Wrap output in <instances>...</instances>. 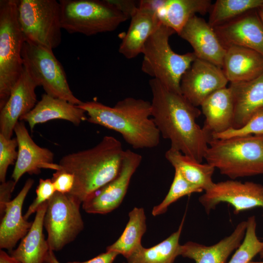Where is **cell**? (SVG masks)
Here are the masks:
<instances>
[{
  "mask_svg": "<svg viewBox=\"0 0 263 263\" xmlns=\"http://www.w3.org/2000/svg\"><path fill=\"white\" fill-rule=\"evenodd\" d=\"M149 84L152 118L161 136L170 141V148L201 163L212 137L196 121L201 111L157 79Z\"/></svg>",
  "mask_w": 263,
  "mask_h": 263,
  "instance_id": "obj_1",
  "label": "cell"
},
{
  "mask_svg": "<svg viewBox=\"0 0 263 263\" xmlns=\"http://www.w3.org/2000/svg\"><path fill=\"white\" fill-rule=\"evenodd\" d=\"M77 106L88 116L86 121L118 132L133 149H151L159 144L161 135L148 101L128 97L113 107L95 101Z\"/></svg>",
  "mask_w": 263,
  "mask_h": 263,
  "instance_id": "obj_2",
  "label": "cell"
},
{
  "mask_svg": "<svg viewBox=\"0 0 263 263\" xmlns=\"http://www.w3.org/2000/svg\"><path fill=\"white\" fill-rule=\"evenodd\" d=\"M125 150L116 138L106 135L95 146L61 158L57 170L75 177L69 194L82 203L113 180L118 174Z\"/></svg>",
  "mask_w": 263,
  "mask_h": 263,
  "instance_id": "obj_3",
  "label": "cell"
},
{
  "mask_svg": "<svg viewBox=\"0 0 263 263\" xmlns=\"http://www.w3.org/2000/svg\"><path fill=\"white\" fill-rule=\"evenodd\" d=\"M204 159L232 179L263 174V135L212 138Z\"/></svg>",
  "mask_w": 263,
  "mask_h": 263,
  "instance_id": "obj_4",
  "label": "cell"
},
{
  "mask_svg": "<svg viewBox=\"0 0 263 263\" xmlns=\"http://www.w3.org/2000/svg\"><path fill=\"white\" fill-rule=\"evenodd\" d=\"M174 33L160 24L144 45L141 69L170 91L181 94L182 77L197 57L193 52L181 55L172 50L169 38Z\"/></svg>",
  "mask_w": 263,
  "mask_h": 263,
  "instance_id": "obj_5",
  "label": "cell"
},
{
  "mask_svg": "<svg viewBox=\"0 0 263 263\" xmlns=\"http://www.w3.org/2000/svg\"><path fill=\"white\" fill-rule=\"evenodd\" d=\"M62 28L90 36L113 31L130 17L112 0H60Z\"/></svg>",
  "mask_w": 263,
  "mask_h": 263,
  "instance_id": "obj_6",
  "label": "cell"
},
{
  "mask_svg": "<svg viewBox=\"0 0 263 263\" xmlns=\"http://www.w3.org/2000/svg\"><path fill=\"white\" fill-rule=\"evenodd\" d=\"M18 0H0V109L23 70L25 39L18 19Z\"/></svg>",
  "mask_w": 263,
  "mask_h": 263,
  "instance_id": "obj_7",
  "label": "cell"
},
{
  "mask_svg": "<svg viewBox=\"0 0 263 263\" xmlns=\"http://www.w3.org/2000/svg\"><path fill=\"white\" fill-rule=\"evenodd\" d=\"M18 19L25 42L53 50L62 40L59 2L19 0Z\"/></svg>",
  "mask_w": 263,
  "mask_h": 263,
  "instance_id": "obj_8",
  "label": "cell"
},
{
  "mask_svg": "<svg viewBox=\"0 0 263 263\" xmlns=\"http://www.w3.org/2000/svg\"><path fill=\"white\" fill-rule=\"evenodd\" d=\"M22 57L23 66L46 94L75 105L82 102L70 89L64 69L52 50L24 42Z\"/></svg>",
  "mask_w": 263,
  "mask_h": 263,
  "instance_id": "obj_9",
  "label": "cell"
},
{
  "mask_svg": "<svg viewBox=\"0 0 263 263\" xmlns=\"http://www.w3.org/2000/svg\"><path fill=\"white\" fill-rule=\"evenodd\" d=\"M81 204L69 194L56 191L48 201L43 225L47 233L49 250H61L83 230Z\"/></svg>",
  "mask_w": 263,
  "mask_h": 263,
  "instance_id": "obj_10",
  "label": "cell"
},
{
  "mask_svg": "<svg viewBox=\"0 0 263 263\" xmlns=\"http://www.w3.org/2000/svg\"><path fill=\"white\" fill-rule=\"evenodd\" d=\"M199 201L207 213L220 203L231 205L235 214L256 207L263 208V186L233 180L215 183Z\"/></svg>",
  "mask_w": 263,
  "mask_h": 263,
  "instance_id": "obj_11",
  "label": "cell"
},
{
  "mask_svg": "<svg viewBox=\"0 0 263 263\" xmlns=\"http://www.w3.org/2000/svg\"><path fill=\"white\" fill-rule=\"evenodd\" d=\"M142 160L140 154L129 149L125 150L117 175L82 203L83 210L88 213L105 214L117 208L122 203L131 178Z\"/></svg>",
  "mask_w": 263,
  "mask_h": 263,
  "instance_id": "obj_12",
  "label": "cell"
},
{
  "mask_svg": "<svg viewBox=\"0 0 263 263\" xmlns=\"http://www.w3.org/2000/svg\"><path fill=\"white\" fill-rule=\"evenodd\" d=\"M228 82L222 68L197 58L182 77L181 92L197 107L211 94L225 87Z\"/></svg>",
  "mask_w": 263,
  "mask_h": 263,
  "instance_id": "obj_13",
  "label": "cell"
},
{
  "mask_svg": "<svg viewBox=\"0 0 263 263\" xmlns=\"http://www.w3.org/2000/svg\"><path fill=\"white\" fill-rule=\"evenodd\" d=\"M23 72L11 91L5 104L0 109V133L11 138L16 125L37 103L38 82L23 66Z\"/></svg>",
  "mask_w": 263,
  "mask_h": 263,
  "instance_id": "obj_14",
  "label": "cell"
},
{
  "mask_svg": "<svg viewBox=\"0 0 263 263\" xmlns=\"http://www.w3.org/2000/svg\"><path fill=\"white\" fill-rule=\"evenodd\" d=\"M213 28L225 48L240 46L263 56V23L257 9Z\"/></svg>",
  "mask_w": 263,
  "mask_h": 263,
  "instance_id": "obj_15",
  "label": "cell"
},
{
  "mask_svg": "<svg viewBox=\"0 0 263 263\" xmlns=\"http://www.w3.org/2000/svg\"><path fill=\"white\" fill-rule=\"evenodd\" d=\"M14 132L18 142V157L12 174L17 184L25 173L38 174L41 169L57 170L54 154L49 149L38 145L32 139L23 121H19Z\"/></svg>",
  "mask_w": 263,
  "mask_h": 263,
  "instance_id": "obj_16",
  "label": "cell"
},
{
  "mask_svg": "<svg viewBox=\"0 0 263 263\" xmlns=\"http://www.w3.org/2000/svg\"><path fill=\"white\" fill-rule=\"evenodd\" d=\"M178 35L190 44L197 58L223 68L226 49L204 19L193 16Z\"/></svg>",
  "mask_w": 263,
  "mask_h": 263,
  "instance_id": "obj_17",
  "label": "cell"
},
{
  "mask_svg": "<svg viewBox=\"0 0 263 263\" xmlns=\"http://www.w3.org/2000/svg\"><path fill=\"white\" fill-rule=\"evenodd\" d=\"M128 30L119 47V52L128 59L142 53L146 41L161 22L148 0L139 1L137 8L131 16Z\"/></svg>",
  "mask_w": 263,
  "mask_h": 263,
  "instance_id": "obj_18",
  "label": "cell"
},
{
  "mask_svg": "<svg viewBox=\"0 0 263 263\" xmlns=\"http://www.w3.org/2000/svg\"><path fill=\"white\" fill-rule=\"evenodd\" d=\"M34 183L28 179L17 196L9 202L0 219V248L13 250L18 241L22 239L30 229L33 222H29L22 215L24 200Z\"/></svg>",
  "mask_w": 263,
  "mask_h": 263,
  "instance_id": "obj_19",
  "label": "cell"
},
{
  "mask_svg": "<svg viewBox=\"0 0 263 263\" xmlns=\"http://www.w3.org/2000/svg\"><path fill=\"white\" fill-rule=\"evenodd\" d=\"M246 226L247 221L241 222L230 235L212 245L188 242L180 245L179 255L192 259L195 263H226L229 255L241 245Z\"/></svg>",
  "mask_w": 263,
  "mask_h": 263,
  "instance_id": "obj_20",
  "label": "cell"
},
{
  "mask_svg": "<svg viewBox=\"0 0 263 263\" xmlns=\"http://www.w3.org/2000/svg\"><path fill=\"white\" fill-rule=\"evenodd\" d=\"M86 113L77 105L45 93L42 95L35 107L22 116L19 121L27 122L32 132L37 124L55 119L66 120L78 126L87 120Z\"/></svg>",
  "mask_w": 263,
  "mask_h": 263,
  "instance_id": "obj_21",
  "label": "cell"
},
{
  "mask_svg": "<svg viewBox=\"0 0 263 263\" xmlns=\"http://www.w3.org/2000/svg\"><path fill=\"white\" fill-rule=\"evenodd\" d=\"M160 22L179 34L196 14L205 15L212 6L209 0H148Z\"/></svg>",
  "mask_w": 263,
  "mask_h": 263,
  "instance_id": "obj_22",
  "label": "cell"
},
{
  "mask_svg": "<svg viewBox=\"0 0 263 263\" xmlns=\"http://www.w3.org/2000/svg\"><path fill=\"white\" fill-rule=\"evenodd\" d=\"M200 106L205 117L203 128L211 137L233 128L234 103L229 87L215 91Z\"/></svg>",
  "mask_w": 263,
  "mask_h": 263,
  "instance_id": "obj_23",
  "label": "cell"
},
{
  "mask_svg": "<svg viewBox=\"0 0 263 263\" xmlns=\"http://www.w3.org/2000/svg\"><path fill=\"white\" fill-rule=\"evenodd\" d=\"M223 70L230 83L248 81L263 74V56L248 48H225Z\"/></svg>",
  "mask_w": 263,
  "mask_h": 263,
  "instance_id": "obj_24",
  "label": "cell"
},
{
  "mask_svg": "<svg viewBox=\"0 0 263 263\" xmlns=\"http://www.w3.org/2000/svg\"><path fill=\"white\" fill-rule=\"evenodd\" d=\"M229 88L234 103L233 128H239L263 109V74L248 81L230 83Z\"/></svg>",
  "mask_w": 263,
  "mask_h": 263,
  "instance_id": "obj_25",
  "label": "cell"
},
{
  "mask_svg": "<svg viewBox=\"0 0 263 263\" xmlns=\"http://www.w3.org/2000/svg\"><path fill=\"white\" fill-rule=\"evenodd\" d=\"M48 201L41 205L36 211L32 226L15 249L9 254L20 263H43L49 250L43 232V221Z\"/></svg>",
  "mask_w": 263,
  "mask_h": 263,
  "instance_id": "obj_26",
  "label": "cell"
},
{
  "mask_svg": "<svg viewBox=\"0 0 263 263\" xmlns=\"http://www.w3.org/2000/svg\"><path fill=\"white\" fill-rule=\"evenodd\" d=\"M165 157L188 181L203 190H208L215 183L212 176L215 169L208 163L202 164L171 148L166 152Z\"/></svg>",
  "mask_w": 263,
  "mask_h": 263,
  "instance_id": "obj_27",
  "label": "cell"
},
{
  "mask_svg": "<svg viewBox=\"0 0 263 263\" xmlns=\"http://www.w3.org/2000/svg\"><path fill=\"white\" fill-rule=\"evenodd\" d=\"M129 220L120 237L106 248L128 259L141 248V239L147 230L146 217L142 207H134L129 213Z\"/></svg>",
  "mask_w": 263,
  "mask_h": 263,
  "instance_id": "obj_28",
  "label": "cell"
},
{
  "mask_svg": "<svg viewBox=\"0 0 263 263\" xmlns=\"http://www.w3.org/2000/svg\"><path fill=\"white\" fill-rule=\"evenodd\" d=\"M185 215L175 232L158 244L150 248L143 246L128 259L127 263H173L179 255V239Z\"/></svg>",
  "mask_w": 263,
  "mask_h": 263,
  "instance_id": "obj_29",
  "label": "cell"
},
{
  "mask_svg": "<svg viewBox=\"0 0 263 263\" xmlns=\"http://www.w3.org/2000/svg\"><path fill=\"white\" fill-rule=\"evenodd\" d=\"M263 4V0H217L209 11L208 23L214 28Z\"/></svg>",
  "mask_w": 263,
  "mask_h": 263,
  "instance_id": "obj_30",
  "label": "cell"
},
{
  "mask_svg": "<svg viewBox=\"0 0 263 263\" xmlns=\"http://www.w3.org/2000/svg\"><path fill=\"white\" fill-rule=\"evenodd\" d=\"M255 216L249 217L244 237L228 263H248L259 254L263 248V242L257 236Z\"/></svg>",
  "mask_w": 263,
  "mask_h": 263,
  "instance_id": "obj_31",
  "label": "cell"
},
{
  "mask_svg": "<svg viewBox=\"0 0 263 263\" xmlns=\"http://www.w3.org/2000/svg\"><path fill=\"white\" fill-rule=\"evenodd\" d=\"M203 191V189L189 183L178 170L175 169L173 180L168 193L161 203L153 207L152 215L156 216L163 214L171 204L182 197Z\"/></svg>",
  "mask_w": 263,
  "mask_h": 263,
  "instance_id": "obj_32",
  "label": "cell"
},
{
  "mask_svg": "<svg viewBox=\"0 0 263 263\" xmlns=\"http://www.w3.org/2000/svg\"><path fill=\"white\" fill-rule=\"evenodd\" d=\"M251 135H263V109L253 114L241 127L231 128L212 136L213 139H225Z\"/></svg>",
  "mask_w": 263,
  "mask_h": 263,
  "instance_id": "obj_33",
  "label": "cell"
},
{
  "mask_svg": "<svg viewBox=\"0 0 263 263\" xmlns=\"http://www.w3.org/2000/svg\"><path fill=\"white\" fill-rule=\"evenodd\" d=\"M16 138L8 139L0 133V181H6L8 168L16 163L18 157Z\"/></svg>",
  "mask_w": 263,
  "mask_h": 263,
  "instance_id": "obj_34",
  "label": "cell"
},
{
  "mask_svg": "<svg viewBox=\"0 0 263 263\" xmlns=\"http://www.w3.org/2000/svg\"><path fill=\"white\" fill-rule=\"evenodd\" d=\"M56 192L51 179H40L36 189L37 196L23 215L24 217L27 220L32 214L36 212L41 205L48 201Z\"/></svg>",
  "mask_w": 263,
  "mask_h": 263,
  "instance_id": "obj_35",
  "label": "cell"
},
{
  "mask_svg": "<svg viewBox=\"0 0 263 263\" xmlns=\"http://www.w3.org/2000/svg\"><path fill=\"white\" fill-rule=\"evenodd\" d=\"M51 180L56 192L69 194L73 188L75 177L73 174L59 169L53 173Z\"/></svg>",
  "mask_w": 263,
  "mask_h": 263,
  "instance_id": "obj_36",
  "label": "cell"
},
{
  "mask_svg": "<svg viewBox=\"0 0 263 263\" xmlns=\"http://www.w3.org/2000/svg\"><path fill=\"white\" fill-rule=\"evenodd\" d=\"M17 184L13 180L1 183L0 185V217L4 215L7 204L11 201L12 193Z\"/></svg>",
  "mask_w": 263,
  "mask_h": 263,
  "instance_id": "obj_37",
  "label": "cell"
},
{
  "mask_svg": "<svg viewBox=\"0 0 263 263\" xmlns=\"http://www.w3.org/2000/svg\"><path fill=\"white\" fill-rule=\"evenodd\" d=\"M119 254L115 251H106L94 258L83 262H70L67 263H113Z\"/></svg>",
  "mask_w": 263,
  "mask_h": 263,
  "instance_id": "obj_38",
  "label": "cell"
},
{
  "mask_svg": "<svg viewBox=\"0 0 263 263\" xmlns=\"http://www.w3.org/2000/svg\"><path fill=\"white\" fill-rule=\"evenodd\" d=\"M0 263H20L3 249L0 250Z\"/></svg>",
  "mask_w": 263,
  "mask_h": 263,
  "instance_id": "obj_39",
  "label": "cell"
},
{
  "mask_svg": "<svg viewBox=\"0 0 263 263\" xmlns=\"http://www.w3.org/2000/svg\"><path fill=\"white\" fill-rule=\"evenodd\" d=\"M54 251L49 250L45 256L43 263H61L56 257Z\"/></svg>",
  "mask_w": 263,
  "mask_h": 263,
  "instance_id": "obj_40",
  "label": "cell"
},
{
  "mask_svg": "<svg viewBox=\"0 0 263 263\" xmlns=\"http://www.w3.org/2000/svg\"><path fill=\"white\" fill-rule=\"evenodd\" d=\"M258 14L263 23V4L257 9Z\"/></svg>",
  "mask_w": 263,
  "mask_h": 263,
  "instance_id": "obj_41",
  "label": "cell"
},
{
  "mask_svg": "<svg viewBox=\"0 0 263 263\" xmlns=\"http://www.w3.org/2000/svg\"><path fill=\"white\" fill-rule=\"evenodd\" d=\"M259 255L261 258H263V248L262 249L261 251L260 252Z\"/></svg>",
  "mask_w": 263,
  "mask_h": 263,
  "instance_id": "obj_42",
  "label": "cell"
},
{
  "mask_svg": "<svg viewBox=\"0 0 263 263\" xmlns=\"http://www.w3.org/2000/svg\"><path fill=\"white\" fill-rule=\"evenodd\" d=\"M248 263H263V262H253L251 261Z\"/></svg>",
  "mask_w": 263,
  "mask_h": 263,
  "instance_id": "obj_43",
  "label": "cell"
},
{
  "mask_svg": "<svg viewBox=\"0 0 263 263\" xmlns=\"http://www.w3.org/2000/svg\"></svg>",
  "mask_w": 263,
  "mask_h": 263,
  "instance_id": "obj_44",
  "label": "cell"
}]
</instances>
